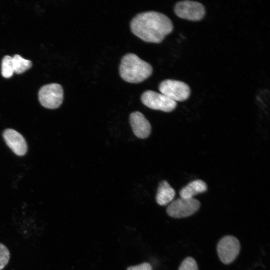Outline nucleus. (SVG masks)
<instances>
[{
    "mask_svg": "<svg viewBox=\"0 0 270 270\" xmlns=\"http://www.w3.org/2000/svg\"><path fill=\"white\" fill-rule=\"evenodd\" d=\"M38 98L44 107L48 109L58 108L64 100L62 87L58 84L44 86L39 91Z\"/></svg>",
    "mask_w": 270,
    "mask_h": 270,
    "instance_id": "obj_3",
    "label": "nucleus"
},
{
    "mask_svg": "<svg viewBox=\"0 0 270 270\" xmlns=\"http://www.w3.org/2000/svg\"><path fill=\"white\" fill-rule=\"evenodd\" d=\"M178 270H198V268L196 260L188 257L182 262Z\"/></svg>",
    "mask_w": 270,
    "mask_h": 270,
    "instance_id": "obj_16",
    "label": "nucleus"
},
{
    "mask_svg": "<svg viewBox=\"0 0 270 270\" xmlns=\"http://www.w3.org/2000/svg\"><path fill=\"white\" fill-rule=\"evenodd\" d=\"M240 248V242L236 238L232 236L224 237L217 246L220 260L226 264L232 263L239 254Z\"/></svg>",
    "mask_w": 270,
    "mask_h": 270,
    "instance_id": "obj_7",
    "label": "nucleus"
},
{
    "mask_svg": "<svg viewBox=\"0 0 270 270\" xmlns=\"http://www.w3.org/2000/svg\"><path fill=\"white\" fill-rule=\"evenodd\" d=\"M14 73L13 58L6 56L4 57L2 63V74L3 77L8 78Z\"/></svg>",
    "mask_w": 270,
    "mask_h": 270,
    "instance_id": "obj_14",
    "label": "nucleus"
},
{
    "mask_svg": "<svg viewBox=\"0 0 270 270\" xmlns=\"http://www.w3.org/2000/svg\"><path fill=\"white\" fill-rule=\"evenodd\" d=\"M3 138L8 146L18 156H24L28 151V146L24 136L12 129H6Z\"/></svg>",
    "mask_w": 270,
    "mask_h": 270,
    "instance_id": "obj_9",
    "label": "nucleus"
},
{
    "mask_svg": "<svg viewBox=\"0 0 270 270\" xmlns=\"http://www.w3.org/2000/svg\"><path fill=\"white\" fill-rule=\"evenodd\" d=\"M126 270H153L151 264L148 262H144L139 265L128 267Z\"/></svg>",
    "mask_w": 270,
    "mask_h": 270,
    "instance_id": "obj_17",
    "label": "nucleus"
},
{
    "mask_svg": "<svg viewBox=\"0 0 270 270\" xmlns=\"http://www.w3.org/2000/svg\"><path fill=\"white\" fill-rule=\"evenodd\" d=\"M161 94L175 102H184L190 95V88L186 83L175 80L163 81L159 86Z\"/></svg>",
    "mask_w": 270,
    "mask_h": 270,
    "instance_id": "obj_4",
    "label": "nucleus"
},
{
    "mask_svg": "<svg viewBox=\"0 0 270 270\" xmlns=\"http://www.w3.org/2000/svg\"><path fill=\"white\" fill-rule=\"evenodd\" d=\"M174 12L181 18L198 22L205 16L206 9L200 2L186 0L178 2L175 6Z\"/></svg>",
    "mask_w": 270,
    "mask_h": 270,
    "instance_id": "obj_8",
    "label": "nucleus"
},
{
    "mask_svg": "<svg viewBox=\"0 0 270 270\" xmlns=\"http://www.w3.org/2000/svg\"><path fill=\"white\" fill-rule=\"evenodd\" d=\"M130 123L134 133L138 138L144 139L150 134L151 125L141 112L132 113L130 116Z\"/></svg>",
    "mask_w": 270,
    "mask_h": 270,
    "instance_id": "obj_10",
    "label": "nucleus"
},
{
    "mask_svg": "<svg viewBox=\"0 0 270 270\" xmlns=\"http://www.w3.org/2000/svg\"><path fill=\"white\" fill-rule=\"evenodd\" d=\"M12 58L14 72L17 74H23L32 66L31 61L24 58L20 55L16 54Z\"/></svg>",
    "mask_w": 270,
    "mask_h": 270,
    "instance_id": "obj_13",
    "label": "nucleus"
},
{
    "mask_svg": "<svg viewBox=\"0 0 270 270\" xmlns=\"http://www.w3.org/2000/svg\"><path fill=\"white\" fill-rule=\"evenodd\" d=\"M142 102L147 107L166 112H172L177 106V102L162 94L147 90L142 96Z\"/></svg>",
    "mask_w": 270,
    "mask_h": 270,
    "instance_id": "obj_6",
    "label": "nucleus"
},
{
    "mask_svg": "<svg viewBox=\"0 0 270 270\" xmlns=\"http://www.w3.org/2000/svg\"><path fill=\"white\" fill-rule=\"evenodd\" d=\"M152 66L134 54L124 56L120 66L121 78L130 83H139L144 81L152 74Z\"/></svg>",
    "mask_w": 270,
    "mask_h": 270,
    "instance_id": "obj_2",
    "label": "nucleus"
},
{
    "mask_svg": "<svg viewBox=\"0 0 270 270\" xmlns=\"http://www.w3.org/2000/svg\"><path fill=\"white\" fill-rule=\"evenodd\" d=\"M10 254L7 247L0 243V270H4L8 264Z\"/></svg>",
    "mask_w": 270,
    "mask_h": 270,
    "instance_id": "obj_15",
    "label": "nucleus"
},
{
    "mask_svg": "<svg viewBox=\"0 0 270 270\" xmlns=\"http://www.w3.org/2000/svg\"><path fill=\"white\" fill-rule=\"evenodd\" d=\"M132 32L148 42L160 43L174 29L172 20L166 15L156 12L138 14L132 21Z\"/></svg>",
    "mask_w": 270,
    "mask_h": 270,
    "instance_id": "obj_1",
    "label": "nucleus"
},
{
    "mask_svg": "<svg viewBox=\"0 0 270 270\" xmlns=\"http://www.w3.org/2000/svg\"><path fill=\"white\" fill-rule=\"evenodd\" d=\"M208 190L206 184L202 180L192 182L184 186L180 192V196L183 198H193L195 196L206 192Z\"/></svg>",
    "mask_w": 270,
    "mask_h": 270,
    "instance_id": "obj_12",
    "label": "nucleus"
},
{
    "mask_svg": "<svg viewBox=\"0 0 270 270\" xmlns=\"http://www.w3.org/2000/svg\"><path fill=\"white\" fill-rule=\"evenodd\" d=\"M200 202L194 198H178L172 202L166 209L169 216L175 218L190 216L200 208Z\"/></svg>",
    "mask_w": 270,
    "mask_h": 270,
    "instance_id": "obj_5",
    "label": "nucleus"
},
{
    "mask_svg": "<svg viewBox=\"0 0 270 270\" xmlns=\"http://www.w3.org/2000/svg\"><path fill=\"white\" fill-rule=\"evenodd\" d=\"M176 192L166 181L161 182L156 196V202L161 206H165L174 199Z\"/></svg>",
    "mask_w": 270,
    "mask_h": 270,
    "instance_id": "obj_11",
    "label": "nucleus"
}]
</instances>
